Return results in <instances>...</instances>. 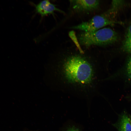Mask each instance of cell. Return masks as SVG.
<instances>
[{
  "label": "cell",
  "mask_w": 131,
  "mask_h": 131,
  "mask_svg": "<svg viewBox=\"0 0 131 131\" xmlns=\"http://www.w3.org/2000/svg\"><path fill=\"white\" fill-rule=\"evenodd\" d=\"M63 62V75L69 85L83 88L92 85L95 79V70L88 59L80 55L74 54L66 57Z\"/></svg>",
  "instance_id": "cell-1"
},
{
  "label": "cell",
  "mask_w": 131,
  "mask_h": 131,
  "mask_svg": "<svg viewBox=\"0 0 131 131\" xmlns=\"http://www.w3.org/2000/svg\"><path fill=\"white\" fill-rule=\"evenodd\" d=\"M117 33L109 28H104L90 32H83L78 36L80 44L88 47L91 46H104L110 45L118 40Z\"/></svg>",
  "instance_id": "cell-2"
},
{
  "label": "cell",
  "mask_w": 131,
  "mask_h": 131,
  "mask_svg": "<svg viewBox=\"0 0 131 131\" xmlns=\"http://www.w3.org/2000/svg\"><path fill=\"white\" fill-rule=\"evenodd\" d=\"M119 21L112 20L103 14L94 16L88 21L82 22L80 24L72 27V29L79 30L83 32H94L107 25H114L116 24H122Z\"/></svg>",
  "instance_id": "cell-3"
},
{
  "label": "cell",
  "mask_w": 131,
  "mask_h": 131,
  "mask_svg": "<svg viewBox=\"0 0 131 131\" xmlns=\"http://www.w3.org/2000/svg\"><path fill=\"white\" fill-rule=\"evenodd\" d=\"M72 8L79 12H90L98 9L99 6V0H70Z\"/></svg>",
  "instance_id": "cell-4"
},
{
  "label": "cell",
  "mask_w": 131,
  "mask_h": 131,
  "mask_svg": "<svg viewBox=\"0 0 131 131\" xmlns=\"http://www.w3.org/2000/svg\"><path fill=\"white\" fill-rule=\"evenodd\" d=\"M34 6L36 13L40 14L42 17L51 14L54 16L55 11L65 13L63 11L57 8L55 5L48 0L41 1Z\"/></svg>",
  "instance_id": "cell-5"
},
{
  "label": "cell",
  "mask_w": 131,
  "mask_h": 131,
  "mask_svg": "<svg viewBox=\"0 0 131 131\" xmlns=\"http://www.w3.org/2000/svg\"><path fill=\"white\" fill-rule=\"evenodd\" d=\"M124 4V2L123 0H113L112 2L110 8L103 14L107 18L110 19L112 15L120 9L123 5Z\"/></svg>",
  "instance_id": "cell-6"
},
{
  "label": "cell",
  "mask_w": 131,
  "mask_h": 131,
  "mask_svg": "<svg viewBox=\"0 0 131 131\" xmlns=\"http://www.w3.org/2000/svg\"><path fill=\"white\" fill-rule=\"evenodd\" d=\"M122 47L124 50L131 54V24L128 28Z\"/></svg>",
  "instance_id": "cell-7"
},
{
  "label": "cell",
  "mask_w": 131,
  "mask_h": 131,
  "mask_svg": "<svg viewBox=\"0 0 131 131\" xmlns=\"http://www.w3.org/2000/svg\"><path fill=\"white\" fill-rule=\"evenodd\" d=\"M119 131H131V124L127 115H123L122 117L119 126Z\"/></svg>",
  "instance_id": "cell-8"
},
{
  "label": "cell",
  "mask_w": 131,
  "mask_h": 131,
  "mask_svg": "<svg viewBox=\"0 0 131 131\" xmlns=\"http://www.w3.org/2000/svg\"><path fill=\"white\" fill-rule=\"evenodd\" d=\"M61 131H80L79 129L73 125L63 127Z\"/></svg>",
  "instance_id": "cell-9"
},
{
  "label": "cell",
  "mask_w": 131,
  "mask_h": 131,
  "mask_svg": "<svg viewBox=\"0 0 131 131\" xmlns=\"http://www.w3.org/2000/svg\"><path fill=\"white\" fill-rule=\"evenodd\" d=\"M127 70L128 76L131 79V56L130 57L128 61Z\"/></svg>",
  "instance_id": "cell-10"
},
{
  "label": "cell",
  "mask_w": 131,
  "mask_h": 131,
  "mask_svg": "<svg viewBox=\"0 0 131 131\" xmlns=\"http://www.w3.org/2000/svg\"><path fill=\"white\" fill-rule=\"evenodd\" d=\"M130 122L131 124V120H130Z\"/></svg>",
  "instance_id": "cell-11"
},
{
  "label": "cell",
  "mask_w": 131,
  "mask_h": 131,
  "mask_svg": "<svg viewBox=\"0 0 131 131\" xmlns=\"http://www.w3.org/2000/svg\"></svg>",
  "instance_id": "cell-12"
}]
</instances>
